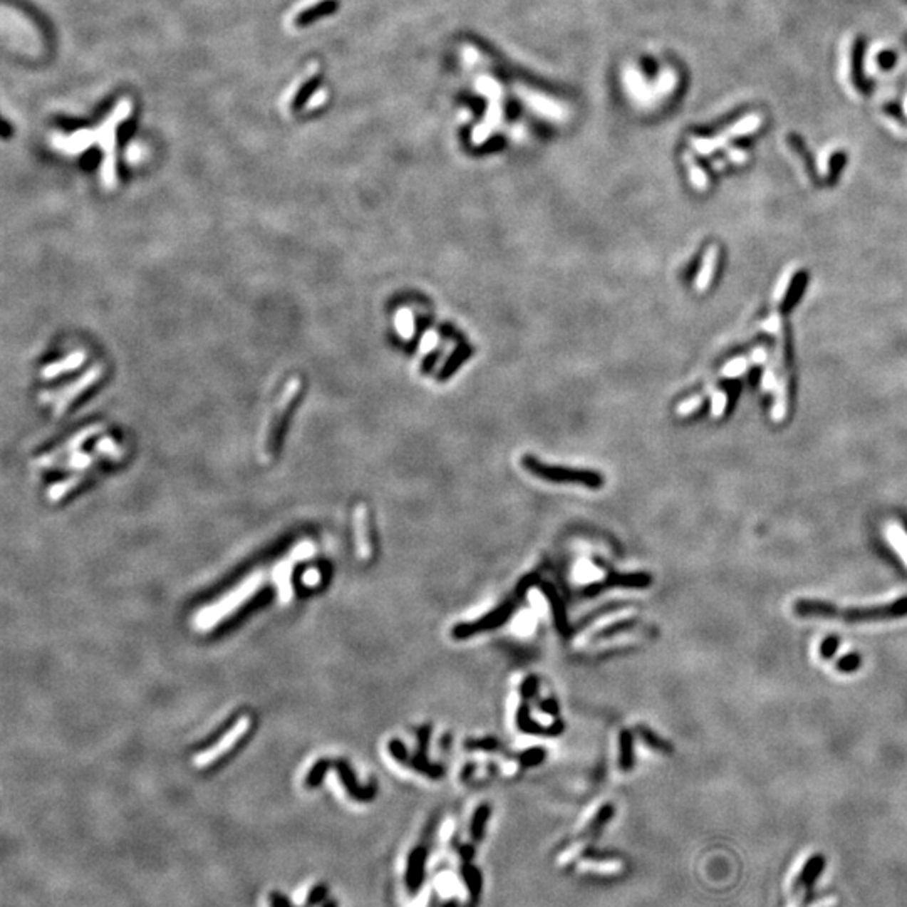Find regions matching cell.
Instances as JSON below:
<instances>
[{
	"label": "cell",
	"instance_id": "1",
	"mask_svg": "<svg viewBox=\"0 0 907 907\" xmlns=\"http://www.w3.org/2000/svg\"><path fill=\"white\" fill-rule=\"evenodd\" d=\"M538 584H539V576L534 575V573L533 575L523 576L519 580L518 586H516L513 596L506 598L499 607L491 610L489 613L484 615V617L476 620V622H464V623L455 625V627L452 628V637L459 638V641H464V638H471L474 636H477V633L489 632V631H494V628L502 627V625L511 618V615L519 608L521 601H523L524 596L528 595L531 586Z\"/></svg>",
	"mask_w": 907,
	"mask_h": 907
},
{
	"label": "cell",
	"instance_id": "2",
	"mask_svg": "<svg viewBox=\"0 0 907 907\" xmlns=\"http://www.w3.org/2000/svg\"><path fill=\"white\" fill-rule=\"evenodd\" d=\"M523 467L533 476H537L543 481L558 482V484H575V486H585L589 489H600L603 487V477L598 472L590 471V469H573V467H561V466H548L533 455H524L521 459Z\"/></svg>",
	"mask_w": 907,
	"mask_h": 907
},
{
	"label": "cell",
	"instance_id": "3",
	"mask_svg": "<svg viewBox=\"0 0 907 907\" xmlns=\"http://www.w3.org/2000/svg\"><path fill=\"white\" fill-rule=\"evenodd\" d=\"M904 617H907V596H901V598L891 601V603L874 605V607H836L835 612V620H842V622L847 623L887 622V620H897Z\"/></svg>",
	"mask_w": 907,
	"mask_h": 907
},
{
	"label": "cell",
	"instance_id": "4",
	"mask_svg": "<svg viewBox=\"0 0 907 907\" xmlns=\"http://www.w3.org/2000/svg\"><path fill=\"white\" fill-rule=\"evenodd\" d=\"M299 390H301L299 378H291L289 382L286 383L283 393H281L279 398H277L276 405L272 407L269 418H267V424L264 425V432H262V445H264L266 449H269L274 445L277 432H279L281 429V424H283L286 413H288L291 405H293L294 398L298 397Z\"/></svg>",
	"mask_w": 907,
	"mask_h": 907
},
{
	"label": "cell",
	"instance_id": "5",
	"mask_svg": "<svg viewBox=\"0 0 907 907\" xmlns=\"http://www.w3.org/2000/svg\"><path fill=\"white\" fill-rule=\"evenodd\" d=\"M595 561L598 563V566H605V563L595 558ZM607 568V566H605ZM652 585V575L651 573H627V575H622V573H615L613 570L607 568V578L600 584H594L585 589V595L586 596H596L598 594H601L603 590L612 589V586H627V589H648Z\"/></svg>",
	"mask_w": 907,
	"mask_h": 907
},
{
	"label": "cell",
	"instance_id": "6",
	"mask_svg": "<svg viewBox=\"0 0 907 907\" xmlns=\"http://www.w3.org/2000/svg\"><path fill=\"white\" fill-rule=\"evenodd\" d=\"M826 866V860L824 854H815L812 855L810 859L807 860L805 866L802 867L800 874H798L795 883H793V892L798 894V892H803L805 897H803V907L812 904L815 901V883L819 879L822 877V874L825 871Z\"/></svg>",
	"mask_w": 907,
	"mask_h": 907
},
{
	"label": "cell",
	"instance_id": "7",
	"mask_svg": "<svg viewBox=\"0 0 907 907\" xmlns=\"http://www.w3.org/2000/svg\"><path fill=\"white\" fill-rule=\"evenodd\" d=\"M430 735H432V727L430 725H424L422 727L417 730V737H418V750L413 760L408 761V766L413 769H417L418 773L425 774L432 779H439L444 777L445 769L442 765H432L429 758H427V746H429L430 741Z\"/></svg>",
	"mask_w": 907,
	"mask_h": 907
},
{
	"label": "cell",
	"instance_id": "8",
	"mask_svg": "<svg viewBox=\"0 0 907 907\" xmlns=\"http://www.w3.org/2000/svg\"><path fill=\"white\" fill-rule=\"evenodd\" d=\"M427 855H429V850H427L425 845H418V847L413 849L410 855H408L407 871H405V886H407V891L410 892L412 896H415L417 892L420 891L422 883H424Z\"/></svg>",
	"mask_w": 907,
	"mask_h": 907
},
{
	"label": "cell",
	"instance_id": "9",
	"mask_svg": "<svg viewBox=\"0 0 907 907\" xmlns=\"http://www.w3.org/2000/svg\"><path fill=\"white\" fill-rule=\"evenodd\" d=\"M516 725H518L519 731L528 732V735H548V736H558L565 731V722L560 721H554L551 726L543 727L539 722H534L533 717H531L529 712V706L528 703L521 704L518 709V714H516Z\"/></svg>",
	"mask_w": 907,
	"mask_h": 907
},
{
	"label": "cell",
	"instance_id": "10",
	"mask_svg": "<svg viewBox=\"0 0 907 907\" xmlns=\"http://www.w3.org/2000/svg\"><path fill=\"white\" fill-rule=\"evenodd\" d=\"M793 612H795L798 617H802V618L815 617V618L835 620L836 605L831 603V601H825V600L800 598V600H797L795 603H793Z\"/></svg>",
	"mask_w": 907,
	"mask_h": 907
},
{
	"label": "cell",
	"instance_id": "11",
	"mask_svg": "<svg viewBox=\"0 0 907 907\" xmlns=\"http://www.w3.org/2000/svg\"><path fill=\"white\" fill-rule=\"evenodd\" d=\"M247 727H249V717L241 719V721H239L237 725H236V727H234V730L230 731L229 735H225L222 737V741H220L217 746H214L212 750H209L204 756H200V758L197 760V765H207V763H210V761H214L215 758H219V756L222 755L225 750L230 748V746H232L234 742L237 741L239 736L244 735V732L247 731Z\"/></svg>",
	"mask_w": 907,
	"mask_h": 907
},
{
	"label": "cell",
	"instance_id": "12",
	"mask_svg": "<svg viewBox=\"0 0 907 907\" xmlns=\"http://www.w3.org/2000/svg\"><path fill=\"white\" fill-rule=\"evenodd\" d=\"M541 589H543V594L546 595V598L549 600V603H551L553 617H554V627L558 628V632H560L561 636L570 637L571 636V628L568 627L565 605H563L561 598L558 596L556 590H554L549 584H541Z\"/></svg>",
	"mask_w": 907,
	"mask_h": 907
},
{
	"label": "cell",
	"instance_id": "13",
	"mask_svg": "<svg viewBox=\"0 0 907 907\" xmlns=\"http://www.w3.org/2000/svg\"><path fill=\"white\" fill-rule=\"evenodd\" d=\"M460 874H462L464 882H466L467 891H469V897H471V902H469V907H476V904L481 899V892H482V874L479 871L477 867L472 866L471 864L464 862L462 867H460Z\"/></svg>",
	"mask_w": 907,
	"mask_h": 907
},
{
	"label": "cell",
	"instance_id": "14",
	"mask_svg": "<svg viewBox=\"0 0 907 907\" xmlns=\"http://www.w3.org/2000/svg\"><path fill=\"white\" fill-rule=\"evenodd\" d=\"M620 745V758L618 766L622 772H632L636 765V755H633V732L631 730H622L618 736Z\"/></svg>",
	"mask_w": 907,
	"mask_h": 907
},
{
	"label": "cell",
	"instance_id": "15",
	"mask_svg": "<svg viewBox=\"0 0 907 907\" xmlns=\"http://www.w3.org/2000/svg\"><path fill=\"white\" fill-rule=\"evenodd\" d=\"M489 819H491L489 803H482V805H479L476 808V812L472 813V820H471V825H469V831H471L472 840L476 844L482 842L484 836H486V826Z\"/></svg>",
	"mask_w": 907,
	"mask_h": 907
},
{
	"label": "cell",
	"instance_id": "16",
	"mask_svg": "<svg viewBox=\"0 0 907 907\" xmlns=\"http://www.w3.org/2000/svg\"><path fill=\"white\" fill-rule=\"evenodd\" d=\"M636 731L638 732V736L642 737V741L646 742L648 748H652L654 751H659V753L667 755V756H670L672 753H674V746H672L670 742H667L664 737H660L659 735H655V732L652 731L651 727H647V726H643V725H638Z\"/></svg>",
	"mask_w": 907,
	"mask_h": 907
},
{
	"label": "cell",
	"instance_id": "17",
	"mask_svg": "<svg viewBox=\"0 0 907 907\" xmlns=\"http://www.w3.org/2000/svg\"><path fill=\"white\" fill-rule=\"evenodd\" d=\"M395 328L403 341H410L415 333V319H413L412 309L400 308L395 314Z\"/></svg>",
	"mask_w": 907,
	"mask_h": 907
},
{
	"label": "cell",
	"instance_id": "18",
	"mask_svg": "<svg viewBox=\"0 0 907 907\" xmlns=\"http://www.w3.org/2000/svg\"><path fill=\"white\" fill-rule=\"evenodd\" d=\"M716 254H717L716 247L708 249L706 257H704V262H703V269L699 271L698 279H695V289L698 291H704L708 288L709 279H711L714 272V266H716Z\"/></svg>",
	"mask_w": 907,
	"mask_h": 907
},
{
	"label": "cell",
	"instance_id": "19",
	"mask_svg": "<svg viewBox=\"0 0 907 907\" xmlns=\"http://www.w3.org/2000/svg\"><path fill=\"white\" fill-rule=\"evenodd\" d=\"M83 361H84V353H74V355L69 356V358L59 361V363H54V365L48 366V368L44 370L46 378L58 377L59 373H64V371H68V370L78 368V366L81 365Z\"/></svg>",
	"mask_w": 907,
	"mask_h": 907
},
{
	"label": "cell",
	"instance_id": "20",
	"mask_svg": "<svg viewBox=\"0 0 907 907\" xmlns=\"http://www.w3.org/2000/svg\"><path fill=\"white\" fill-rule=\"evenodd\" d=\"M613 815H615V808H613L612 803H607V805L601 807L600 810L596 812L595 819L591 820V824H590V826H589V830H586V834H590V835H591V834H594V835H598V834H600V830L603 829V826L607 825L608 822L613 819Z\"/></svg>",
	"mask_w": 907,
	"mask_h": 907
},
{
	"label": "cell",
	"instance_id": "21",
	"mask_svg": "<svg viewBox=\"0 0 907 907\" xmlns=\"http://www.w3.org/2000/svg\"><path fill=\"white\" fill-rule=\"evenodd\" d=\"M860 667H862V655L859 652H849L835 662V669L840 674H854Z\"/></svg>",
	"mask_w": 907,
	"mask_h": 907
},
{
	"label": "cell",
	"instance_id": "22",
	"mask_svg": "<svg viewBox=\"0 0 907 907\" xmlns=\"http://www.w3.org/2000/svg\"><path fill=\"white\" fill-rule=\"evenodd\" d=\"M328 896H330V887L328 883L319 882L316 886L309 891V894L306 896V901H304V907H316L319 904H324L328 901Z\"/></svg>",
	"mask_w": 907,
	"mask_h": 907
},
{
	"label": "cell",
	"instance_id": "23",
	"mask_svg": "<svg viewBox=\"0 0 907 907\" xmlns=\"http://www.w3.org/2000/svg\"><path fill=\"white\" fill-rule=\"evenodd\" d=\"M840 637L839 636H829L825 637L824 641L820 643V657L824 660H831L835 657L836 652L840 648Z\"/></svg>",
	"mask_w": 907,
	"mask_h": 907
},
{
	"label": "cell",
	"instance_id": "24",
	"mask_svg": "<svg viewBox=\"0 0 907 907\" xmlns=\"http://www.w3.org/2000/svg\"><path fill=\"white\" fill-rule=\"evenodd\" d=\"M544 758H546V750L544 748H533L519 755V761L523 768H531V766L543 763Z\"/></svg>",
	"mask_w": 907,
	"mask_h": 907
},
{
	"label": "cell",
	"instance_id": "25",
	"mask_svg": "<svg viewBox=\"0 0 907 907\" xmlns=\"http://www.w3.org/2000/svg\"><path fill=\"white\" fill-rule=\"evenodd\" d=\"M637 625H638L637 620H625V622H617V623L610 625V627H607V628H603V631H600L595 636V638L613 637V636H617V633H622L623 631H628V628L637 627Z\"/></svg>",
	"mask_w": 907,
	"mask_h": 907
},
{
	"label": "cell",
	"instance_id": "26",
	"mask_svg": "<svg viewBox=\"0 0 907 907\" xmlns=\"http://www.w3.org/2000/svg\"><path fill=\"white\" fill-rule=\"evenodd\" d=\"M439 341H440L439 333H437L435 330H427L424 333V336H422V340H420V346H418V353H420V356L432 353V351H434L435 348H437V345H439Z\"/></svg>",
	"mask_w": 907,
	"mask_h": 907
},
{
	"label": "cell",
	"instance_id": "27",
	"mask_svg": "<svg viewBox=\"0 0 907 907\" xmlns=\"http://www.w3.org/2000/svg\"><path fill=\"white\" fill-rule=\"evenodd\" d=\"M466 748L467 750L494 751L497 748H501V742L497 741L496 737H484V740H469V741H466Z\"/></svg>",
	"mask_w": 907,
	"mask_h": 907
},
{
	"label": "cell",
	"instance_id": "28",
	"mask_svg": "<svg viewBox=\"0 0 907 907\" xmlns=\"http://www.w3.org/2000/svg\"><path fill=\"white\" fill-rule=\"evenodd\" d=\"M388 750H390V753H392L393 758L398 761V763H402V765L405 763V765H408V761H410V758H408L407 748H405V746H403V742H400L398 740L390 741Z\"/></svg>",
	"mask_w": 907,
	"mask_h": 907
},
{
	"label": "cell",
	"instance_id": "29",
	"mask_svg": "<svg viewBox=\"0 0 907 907\" xmlns=\"http://www.w3.org/2000/svg\"><path fill=\"white\" fill-rule=\"evenodd\" d=\"M538 684H539V680H538L537 675H529V678H526L523 680V684H521V695H523V699H526V701H528V699L534 698V695H537V693H538Z\"/></svg>",
	"mask_w": 907,
	"mask_h": 907
},
{
	"label": "cell",
	"instance_id": "30",
	"mask_svg": "<svg viewBox=\"0 0 907 907\" xmlns=\"http://www.w3.org/2000/svg\"><path fill=\"white\" fill-rule=\"evenodd\" d=\"M701 402H703V397H693L689 398V400L680 402L678 407V413L679 415H688V413L694 412L698 407H701Z\"/></svg>",
	"mask_w": 907,
	"mask_h": 907
},
{
	"label": "cell",
	"instance_id": "31",
	"mask_svg": "<svg viewBox=\"0 0 907 907\" xmlns=\"http://www.w3.org/2000/svg\"><path fill=\"white\" fill-rule=\"evenodd\" d=\"M539 709H541L544 714H548V716L556 717L558 714H560V704H558L556 699H553V698H548V699H544V701L539 703Z\"/></svg>",
	"mask_w": 907,
	"mask_h": 907
},
{
	"label": "cell",
	"instance_id": "32",
	"mask_svg": "<svg viewBox=\"0 0 907 907\" xmlns=\"http://www.w3.org/2000/svg\"><path fill=\"white\" fill-rule=\"evenodd\" d=\"M457 852L460 855V859H462V862H467V864H471L472 860H474V857H476V847H474L472 844L460 845V847L457 849Z\"/></svg>",
	"mask_w": 907,
	"mask_h": 907
},
{
	"label": "cell",
	"instance_id": "33",
	"mask_svg": "<svg viewBox=\"0 0 907 907\" xmlns=\"http://www.w3.org/2000/svg\"><path fill=\"white\" fill-rule=\"evenodd\" d=\"M269 906L271 907H294L291 904L289 899L286 896L281 894V892H271L269 894Z\"/></svg>",
	"mask_w": 907,
	"mask_h": 907
},
{
	"label": "cell",
	"instance_id": "34",
	"mask_svg": "<svg viewBox=\"0 0 907 907\" xmlns=\"http://www.w3.org/2000/svg\"><path fill=\"white\" fill-rule=\"evenodd\" d=\"M323 907H340V906H338V901H335V899H328V901L324 902V904H323Z\"/></svg>",
	"mask_w": 907,
	"mask_h": 907
},
{
	"label": "cell",
	"instance_id": "35",
	"mask_svg": "<svg viewBox=\"0 0 907 907\" xmlns=\"http://www.w3.org/2000/svg\"><path fill=\"white\" fill-rule=\"evenodd\" d=\"M442 907H459V904H457V901H455V899H450V901L445 902V904L442 906Z\"/></svg>",
	"mask_w": 907,
	"mask_h": 907
},
{
	"label": "cell",
	"instance_id": "36",
	"mask_svg": "<svg viewBox=\"0 0 907 907\" xmlns=\"http://www.w3.org/2000/svg\"><path fill=\"white\" fill-rule=\"evenodd\" d=\"M902 526H904V529H906V533H907V518L902 519Z\"/></svg>",
	"mask_w": 907,
	"mask_h": 907
}]
</instances>
